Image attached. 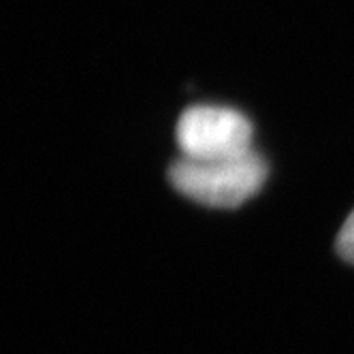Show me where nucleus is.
<instances>
[{
    "label": "nucleus",
    "instance_id": "obj_1",
    "mask_svg": "<svg viewBox=\"0 0 354 354\" xmlns=\"http://www.w3.org/2000/svg\"><path fill=\"white\" fill-rule=\"evenodd\" d=\"M267 173V162L252 149L220 160L177 158L169 167V182L194 203L214 209H235L261 192Z\"/></svg>",
    "mask_w": 354,
    "mask_h": 354
},
{
    "label": "nucleus",
    "instance_id": "obj_2",
    "mask_svg": "<svg viewBox=\"0 0 354 354\" xmlns=\"http://www.w3.org/2000/svg\"><path fill=\"white\" fill-rule=\"evenodd\" d=\"M254 129L237 109L218 105H194L180 115L175 139L182 158L220 160L252 151Z\"/></svg>",
    "mask_w": 354,
    "mask_h": 354
},
{
    "label": "nucleus",
    "instance_id": "obj_3",
    "mask_svg": "<svg viewBox=\"0 0 354 354\" xmlns=\"http://www.w3.org/2000/svg\"><path fill=\"white\" fill-rule=\"evenodd\" d=\"M335 248H337V254L346 263H352L354 265V212L346 218L342 231L337 235Z\"/></svg>",
    "mask_w": 354,
    "mask_h": 354
}]
</instances>
